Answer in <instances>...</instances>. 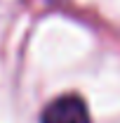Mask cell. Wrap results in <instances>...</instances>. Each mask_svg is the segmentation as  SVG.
<instances>
[{
  "mask_svg": "<svg viewBox=\"0 0 120 123\" xmlns=\"http://www.w3.org/2000/svg\"><path fill=\"white\" fill-rule=\"evenodd\" d=\"M43 123H92L87 104L82 102V97L78 95H61L57 99H52L45 107Z\"/></svg>",
  "mask_w": 120,
  "mask_h": 123,
  "instance_id": "1",
  "label": "cell"
}]
</instances>
